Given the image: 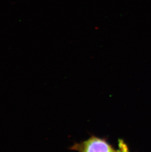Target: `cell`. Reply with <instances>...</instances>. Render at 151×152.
Listing matches in <instances>:
<instances>
[{
    "label": "cell",
    "mask_w": 151,
    "mask_h": 152,
    "mask_svg": "<svg viewBox=\"0 0 151 152\" xmlns=\"http://www.w3.org/2000/svg\"><path fill=\"white\" fill-rule=\"evenodd\" d=\"M73 149L79 152H117L106 141L97 137L74 145Z\"/></svg>",
    "instance_id": "obj_1"
}]
</instances>
